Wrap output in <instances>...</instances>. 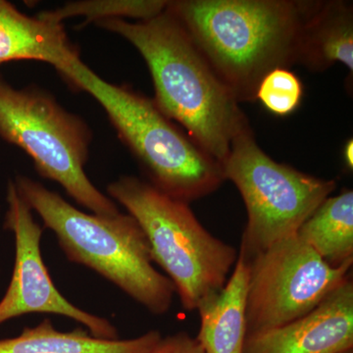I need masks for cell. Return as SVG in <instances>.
I'll return each instance as SVG.
<instances>
[{
    "label": "cell",
    "instance_id": "12",
    "mask_svg": "<svg viewBox=\"0 0 353 353\" xmlns=\"http://www.w3.org/2000/svg\"><path fill=\"white\" fill-rule=\"evenodd\" d=\"M79 57L70 43L62 23L39 15L21 13L9 2L0 0V64L12 60H37L58 71Z\"/></svg>",
    "mask_w": 353,
    "mask_h": 353
},
{
    "label": "cell",
    "instance_id": "14",
    "mask_svg": "<svg viewBox=\"0 0 353 353\" xmlns=\"http://www.w3.org/2000/svg\"><path fill=\"white\" fill-rule=\"evenodd\" d=\"M161 338L152 330L131 340H101L83 328L58 331L44 319L16 338L0 340V353H152Z\"/></svg>",
    "mask_w": 353,
    "mask_h": 353
},
{
    "label": "cell",
    "instance_id": "11",
    "mask_svg": "<svg viewBox=\"0 0 353 353\" xmlns=\"http://www.w3.org/2000/svg\"><path fill=\"white\" fill-rule=\"evenodd\" d=\"M248 278L250 261L239 252L226 285L197 308L201 327L196 338L204 353H243Z\"/></svg>",
    "mask_w": 353,
    "mask_h": 353
},
{
    "label": "cell",
    "instance_id": "20",
    "mask_svg": "<svg viewBox=\"0 0 353 353\" xmlns=\"http://www.w3.org/2000/svg\"><path fill=\"white\" fill-rule=\"evenodd\" d=\"M339 353H353V348H352V350H345V352H339Z\"/></svg>",
    "mask_w": 353,
    "mask_h": 353
},
{
    "label": "cell",
    "instance_id": "2",
    "mask_svg": "<svg viewBox=\"0 0 353 353\" xmlns=\"http://www.w3.org/2000/svg\"><path fill=\"white\" fill-rule=\"evenodd\" d=\"M95 24L139 50L152 74L157 108L222 164L234 136L248 120L178 20L165 9L145 21L108 19Z\"/></svg>",
    "mask_w": 353,
    "mask_h": 353
},
{
    "label": "cell",
    "instance_id": "16",
    "mask_svg": "<svg viewBox=\"0 0 353 353\" xmlns=\"http://www.w3.org/2000/svg\"><path fill=\"white\" fill-rule=\"evenodd\" d=\"M167 4L165 0H85L70 2L39 15L58 23L76 16H83L87 23L125 18L145 21L164 12Z\"/></svg>",
    "mask_w": 353,
    "mask_h": 353
},
{
    "label": "cell",
    "instance_id": "5",
    "mask_svg": "<svg viewBox=\"0 0 353 353\" xmlns=\"http://www.w3.org/2000/svg\"><path fill=\"white\" fill-rule=\"evenodd\" d=\"M108 192L138 222L153 263L173 283L183 309L197 310L204 299L224 288L238 250L202 226L190 203L132 176L109 183Z\"/></svg>",
    "mask_w": 353,
    "mask_h": 353
},
{
    "label": "cell",
    "instance_id": "19",
    "mask_svg": "<svg viewBox=\"0 0 353 353\" xmlns=\"http://www.w3.org/2000/svg\"><path fill=\"white\" fill-rule=\"evenodd\" d=\"M343 158H345V165L348 169L352 170L353 168V141L352 139H348L347 145L343 148Z\"/></svg>",
    "mask_w": 353,
    "mask_h": 353
},
{
    "label": "cell",
    "instance_id": "7",
    "mask_svg": "<svg viewBox=\"0 0 353 353\" xmlns=\"http://www.w3.org/2000/svg\"><path fill=\"white\" fill-rule=\"evenodd\" d=\"M221 167L245 202L248 223L239 252L248 259L296 234L336 188L334 180L278 163L261 150L248 122L234 136Z\"/></svg>",
    "mask_w": 353,
    "mask_h": 353
},
{
    "label": "cell",
    "instance_id": "15",
    "mask_svg": "<svg viewBox=\"0 0 353 353\" xmlns=\"http://www.w3.org/2000/svg\"><path fill=\"white\" fill-rule=\"evenodd\" d=\"M296 236L331 266L353 262L352 190L325 199Z\"/></svg>",
    "mask_w": 353,
    "mask_h": 353
},
{
    "label": "cell",
    "instance_id": "3",
    "mask_svg": "<svg viewBox=\"0 0 353 353\" xmlns=\"http://www.w3.org/2000/svg\"><path fill=\"white\" fill-rule=\"evenodd\" d=\"M15 185L70 261L97 272L152 314L170 310L175 287L155 269L145 234L131 215L88 214L29 176H18Z\"/></svg>",
    "mask_w": 353,
    "mask_h": 353
},
{
    "label": "cell",
    "instance_id": "10",
    "mask_svg": "<svg viewBox=\"0 0 353 353\" xmlns=\"http://www.w3.org/2000/svg\"><path fill=\"white\" fill-rule=\"evenodd\" d=\"M352 348L350 277L308 314L279 328L246 336L243 353H339Z\"/></svg>",
    "mask_w": 353,
    "mask_h": 353
},
{
    "label": "cell",
    "instance_id": "17",
    "mask_svg": "<svg viewBox=\"0 0 353 353\" xmlns=\"http://www.w3.org/2000/svg\"><path fill=\"white\" fill-rule=\"evenodd\" d=\"M303 95L299 77L289 68H277L267 74L257 88L255 99L277 116H287L296 110Z\"/></svg>",
    "mask_w": 353,
    "mask_h": 353
},
{
    "label": "cell",
    "instance_id": "6",
    "mask_svg": "<svg viewBox=\"0 0 353 353\" xmlns=\"http://www.w3.org/2000/svg\"><path fill=\"white\" fill-rule=\"evenodd\" d=\"M0 137L22 148L39 175L59 183L94 214L120 213L85 173L92 139L88 125L48 92L36 88L16 90L0 78Z\"/></svg>",
    "mask_w": 353,
    "mask_h": 353
},
{
    "label": "cell",
    "instance_id": "1",
    "mask_svg": "<svg viewBox=\"0 0 353 353\" xmlns=\"http://www.w3.org/2000/svg\"><path fill=\"white\" fill-rule=\"evenodd\" d=\"M314 1L176 0L178 20L218 78L240 102L256 101L267 74L297 64L304 23Z\"/></svg>",
    "mask_w": 353,
    "mask_h": 353
},
{
    "label": "cell",
    "instance_id": "18",
    "mask_svg": "<svg viewBox=\"0 0 353 353\" xmlns=\"http://www.w3.org/2000/svg\"><path fill=\"white\" fill-rule=\"evenodd\" d=\"M152 353H204L196 338L187 332L162 336Z\"/></svg>",
    "mask_w": 353,
    "mask_h": 353
},
{
    "label": "cell",
    "instance_id": "9",
    "mask_svg": "<svg viewBox=\"0 0 353 353\" xmlns=\"http://www.w3.org/2000/svg\"><path fill=\"white\" fill-rule=\"evenodd\" d=\"M7 203L4 226L15 236V264L10 284L0 301V325L30 313H48L75 320L95 338L119 340L117 329L106 318L77 307L53 284L41 255L43 229L12 181L7 187Z\"/></svg>",
    "mask_w": 353,
    "mask_h": 353
},
{
    "label": "cell",
    "instance_id": "8",
    "mask_svg": "<svg viewBox=\"0 0 353 353\" xmlns=\"http://www.w3.org/2000/svg\"><path fill=\"white\" fill-rule=\"evenodd\" d=\"M248 260L246 336L279 328L314 310L352 277L353 263L331 266L296 234Z\"/></svg>",
    "mask_w": 353,
    "mask_h": 353
},
{
    "label": "cell",
    "instance_id": "13",
    "mask_svg": "<svg viewBox=\"0 0 353 353\" xmlns=\"http://www.w3.org/2000/svg\"><path fill=\"white\" fill-rule=\"evenodd\" d=\"M336 63L345 65L352 75V2L314 1L301 32L297 64L325 71Z\"/></svg>",
    "mask_w": 353,
    "mask_h": 353
},
{
    "label": "cell",
    "instance_id": "4",
    "mask_svg": "<svg viewBox=\"0 0 353 353\" xmlns=\"http://www.w3.org/2000/svg\"><path fill=\"white\" fill-rule=\"evenodd\" d=\"M59 72L99 102L153 187L190 203L226 181L220 163L180 131L152 99L102 80L79 57Z\"/></svg>",
    "mask_w": 353,
    "mask_h": 353
}]
</instances>
